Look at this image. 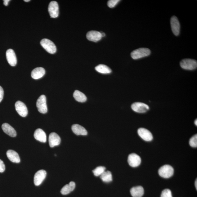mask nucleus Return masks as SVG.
Returning a JSON list of instances; mask_svg holds the SVG:
<instances>
[{
    "instance_id": "f257e3e1",
    "label": "nucleus",
    "mask_w": 197,
    "mask_h": 197,
    "mask_svg": "<svg viewBox=\"0 0 197 197\" xmlns=\"http://www.w3.org/2000/svg\"><path fill=\"white\" fill-rule=\"evenodd\" d=\"M150 53V49L147 48H140L132 51L131 53V56L132 59L137 60L148 56Z\"/></svg>"
},
{
    "instance_id": "f03ea898",
    "label": "nucleus",
    "mask_w": 197,
    "mask_h": 197,
    "mask_svg": "<svg viewBox=\"0 0 197 197\" xmlns=\"http://www.w3.org/2000/svg\"><path fill=\"white\" fill-rule=\"evenodd\" d=\"M41 45L46 51L51 54H54L57 51L56 47L52 41L47 39H43L41 41Z\"/></svg>"
},
{
    "instance_id": "7ed1b4c3",
    "label": "nucleus",
    "mask_w": 197,
    "mask_h": 197,
    "mask_svg": "<svg viewBox=\"0 0 197 197\" xmlns=\"http://www.w3.org/2000/svg\"><path fill=\"white\" fill-rule=\"evenodd\" d=\"M180 65L184 69L193 70L197 68V62L195 60L185 59L182 60L180 62Z\"/></svg>"
},
{
    "instance_id": "20e7f679",
    "label": "nucleus",
    "mask_w": 197,
    "mask_h": 197,
    "mask_svg": "<svg viewBox=\"0 0 197 197\" xmlns=\"http://www.w3.org/2000/svg\"><path fill=\"white\" fill-rule=\"evenodd\" d=\"M174 173L173 168L171 165H166L163 166L159 170V173L161 177L169 178L173 176Z\"/></svg>"
},
{
    "instance_id": "39448f33",
    "label": "nucleus",
    "mask_w": 197,
    "mask_h": 197,
    "mask_svg": "<svg viewBox=\"0 0 197 197\" xmlns=\"http://www.w3.org/2000/svg\"><path fill=\"white\" fill-rule=\"evenodd\" d=\"M36 106L39 113L45 114L47 112L46 97L45 95H41L37 99Z\"/></svg>"
},
{
    "instance_id": "423d86ee",
    "label": "nucleus",
    "mask_w": 197,
    "mask_h": 197,
    "mask_svg": "<svg viewBox=\"0 0 197 197\" xmlns=\"http://www.w3.org/2000/svg\"><path fill=\"white\" fill-rule=\"evenodd\" d=\"M16 110L19 114L22 117H26L28 115L27 108L25 104L21 101H18L15 104Z\"/></svg>"
},
{
    "instance_id": "0eeeda50",
    "label": "nucleus",
    "mask_w": 197,
    "mask_h": 197,
    "mask_svg": "<svg viewBox=\"0 0 197 197\" xmlns=\"http://www.w3.org/2000/svg\"><path fill=\"white\" fill-rule=\"evenodd\" d=\"M48 11L51 18H56L58 17L59 15V7L57 2H51L48 6Z\"/></svg>"
},
{
    "instance_id": "6e6552de",
    "label": "nucleus",
    "mask_w": 197,
    "mask_h": 197,
    "mask_svg": "<svg viewBox=\"0 0 197 197\" xmlns=\"http://www.w3.org/2000/svg\"><path fill=\"white\" fill-rule=\"evenodd\" d=\"M132 108L136 112L141 113H146L149 109L148 105L141 102H136L132 104Z\"/></svg>"
},
{
    "instance_id": "1a4fd4ad",
    "label": "nucleus",
    "mask_w": 197,
    "mask_h": 197,
    "mask_svg": "<svg viewBox=\"0 0 197 197\" xmlns=\"http://www.w3.org/2000/svg\"><path fill=\"white\" fill-rule=\"evenodd\" d=\"M47 172L44 170H40L35 174L34 182L35 186H39L42 183L47 176Z\"/></svg>"
},
{
    "instance_id": "9d476101",
    "label": "nucleus",
    "mask_w": 197,
    "mask_h": 197,
    "mask_svg": "<svg viewBox=\"0 0 197 197\" xmlns=\"http://www.w3.org/2000/svg\"><path fill=\"white\" fill-rule=\"evenodd\" d=\"M128 162L131 167H137L141 163V157L135 153H132L128 155Z\"/></svg>"
},
{
    "instance_id": "9b49d317",
    "label": "nucleus",
    "mask_w": 197,
    "mask_h": 197,
    "mask_svg": "<svg viewBox=\"0 0 197 197\" xmlns=\"http://www.w3.org/2000/svg\"><path fill=\"white\" fill-rule=\"evenodd\" d=\"M171 25L172 31L176 36H179L180 33V26L177 17L173 16L171 18Z\"/></svg>"
},
{
    "instance_id": "f8f14e48",
    "label": "nucleus",
    "mask_w": 197,
    "mask_h": 197,
    "mask_svg": "<svg viewBox=\"0 0 197 197\" xmlns=\"http://www.w3.org/2000/svg\"><path fill=\"white\" fill-rule=\"evenodd\" d=\"M138 133L143 140L146 141H150L153 139L152 134L149 130L146 128H141L138 129Z\"/></svg>"
},
{
    "instance_id": "ddd939ff",
    "label": "nucleus",
    "mask_w": 197,
    "mask_h": 197,
    "mask_svg": "<svg viewBox=\"0 0 197 197\" xmlns=\"http://www.w3.org/2000/svg\"><path fill=\"white\" fill-rule=\"evenodd\" d=\"M6 59L8 63L11 66H15L17 63V59L15 52L13 50L9 49L6 52Z\"/></svg>"
},
{
    "instance_id": "4468645a",
    "label": "nucleus",
    "mask_w": 197,
    "mask_h": 197,
    "mask_svg": "<svg viewBox=\"0 0 197 197\" xmlns=\"http://www.w3.org/2000/svg\"><path fill=\"white\" fill-rule=\"evenodd\" d=\"M49 146L51 148L59 146L60 144L61 138L55 132H52L49 135Z\"/></svg>"
},
{
    "instance_id": "2eb2a0df",
    "label": "nucleus",
    "mask_w": 197,
    "mask_h": 197,
    "mask_svg": "<svg viewBox=\"0 0 197 197\" xmlns=\"http://www.w3.org/2000/svg\"><path fill=\"white\" fill-rule=\"evenodd\" d=\"M86 37L88 40L94 42L100 41L102 37L100 32L94 30L88 32L87 34Z\"/></svg>"
},
{
    "instance_id": "dca6fc26",
    "label": "nucleus",
    "mask_w": 197,
    "mask_h": 197,
    "mask_svg": "<svg viewBox=\"0 0 197 197\" xmlns=\"http://www.w3.org/2000/svg\"><path fill=\"white\" fill-rule=\"evenodd\" d=\"M34 136L35 138L39 142L45 143L47 141L46 134L41 128H38L35 131Z\"/></svg>"
},
{
    "instance_id": "f3484780",
    "label": "nucleus",
    "mask_w": 197,
    "mask_h": 197,
    "mask_svg": "<svg viewBox=\"0 0 197 197\" xmlns=\"http://www.w3.org/2000/svg\"><path fill=\"white\" fill-rule=\"evenodd\" d=\"M72 130L76 135L86 136L87 134V132L86 130L79 124H74L72 126Z\"/></svg>"
},
{
    "instance_id": "a211bd4d",
    "label": "nucleus",
    "mask_w": 197,
    "mask_h": 197,
    "mask_svg": "<svg viewBox=\"0 0 197 197\" xmlns=\"http://www.w3.org/2000/svg\"><path fill=\"white\" fill-rule=\"evenodd\" d=\"M45 70L42 67H37L32 70L31 73L32 77L34 79H38L45 75Z\"/></svg>"
},
{
    "instance_id": "6ab92c4d",
    "label": "nucleus",
    "mask_w": 197,
    "mask_h": 197,
    "mask_svg": "<svg viewBox=\"0 0 197 197\" xmlns=\"http://www.w3.org/2000/svg\"><path fill=\"white\" fill-rule=\"evenodd\" d=\"M6 154L9 160L14 163H18L20 162L19 155L16 151L12 150H8Z\"/></svg>"
},
{
    "instance_id": "aec40b11",
    "label": "nucleus",
    "mask_w": 197,
    "mask_h": 197,
    "mask_svg": "<svg viewBox=\"0 0 197 197\" xmlns=\"http://www.w3.org/2000/svg\"><path fill=\"white\" fill-rule=\"evenodd\" d=\"M2 129L5 133L10 137H14L16 136V131L14 128L7 123H3L2 126Z\"/></svg>"
},
{
    "instance_id": "412c9836",
    "label": "nucleus",
    "mask_w": 197,
    "mask_h": 197,
    "mask_svg": "<svg viewBox=\"0 0 197 197\" xmlns=\"http://www.w3.org/2000/svg\"><path fill=\"white\" fill-rule=\"evenodd\" d=\"M130 193L133 197H142L144 194V189L141 186H136L131 189Z\"/></svg>"
},
{
    "instance_id": "4be33fe9",
    "label": "nucleus",
    "mask_w": 197,
    "mask_h": 197,
    "mask_svg": "<svg viewBox=\"0 0 197 197\" xmlns=\"http://www.w3.org/2000/svg\"><path fill=\"white\" fill-rule=\"evenodd\" d=\"M75 183L73 181L70 182L69 184H67L64 186L61 190L62 195H66L68 194L73 191L75 188Z\"/></svg>"
},
{
    "instance_id": "5701e85b",
    "label": "nucleus",
    "mask_w": 197,
    "mask_h": 197,
    "mask_svg": "<svg viewBox=\"0 0 197 197\" xmlns=\"http://www.w3.org/2000/svg\"><path fill=\"white\" fill-rule=\"evenodd\" d=\"M74 97L76 101L80 102H84L87 101V98L86 96L80 91L76 90L74 93Z\"/></svg>"
},
{
    "instance_id": "b1692460",
    "label": "nucleus",
    "mask_w": 197,
    "mask_h": 197,
    "mask_svg": "<svg viewBox=\"0 0 197 197\" xmlns=\"http://www.w3.org/2000/svg\"><path fill=\"white\" fill-rule=\"evenodd\" d=\"M95 70L99 73L103 74H110L112 72L110 68L108 66L103 65V64H100V65L96 66L95 67Z\"/></svg>"
},
{
    "instance_id": "393cba45",
    "label": "nucleus",
    "mask_w": 197,
    "mask_h": 197,
    "mask_svg": "<svg viewBox=\"0 0 197 197\" xmlns=\"http://www.w3.org/2000/svg\"><path fill=\"white\" fill-rule=\"evenodd\" d=\"M100 177L103 182H110L113 180L112 175L109 171H105L100 176Z\"/></svg>"
},
{
    "instance_id": "a878e982",
    "label": "nucleus",
    "mask_w": 197,
    "mask_h": 197,
    "mask_svg": "<svg viewBox=\"0 0 197 197\" xmlns=\"http://www.w3.org/2000/svg\"><path fill=\"white\" fill-rule=\"evenodd\" d=\"M105 168L103 166L97 167L93 170V172L96 176H101L105 171Z\"/></svg>"
},
{
    "instance_id": "bb28decb",
    "label": "nucleus",
    "mask_w": 197,
    "mask_h": 197,
    "mask_svg": "<svg viewBox=\"0 0 197 197\" xmlns=\"http://www.w3.org/2000/svg\"><path fill=\"white\" fill-rule=\"evenodd\" d=\"M190 146L193 148H196L197 147V135H195L190 139Z\"/></svg>"
},
{
    "instance_id": "cd10ccee",
    "label": "nucleus",
    "mask_w": 197,
    "mask_h": 197,
    "mask_svg": "<svg viewBox=\"0 0 197 197\" xmlns=\"http://www.w3.org/2000/svg\"><path fill=\"white\" fill-rule=\"evenodd\" d=\"M161 197H173L171 190L168 189L163 190L162 192Z\"/></svg>"
},
{
    "instance_id": "c85d7f7f",
    "label": "nucleus",
    "mask_w": 197,
    "mask_h": 197,
    "mask_svg": "<svg viewBox=\"0 0 197 197\" xmlns=\"http://www.w3.org/2000/svg\"><path fill=\"white\" fill-rule=\"evenodd\" d=\"M120 1L119 0H110L108 2V6L110 8H113Z\"/></svg>"
},
{
    "instance_id": "c756f323",
    "label": "nucleus",
    "mask_w": 197,
    "mask_h": 197,
    "mask_svg": "<svg viewBox=\"0 0 197 197\" xmlns=\"http://www.w3.org/2000/svg\"><path fill=\"white\" fill-rule=\"evenodd\" d=\"M5 166L3 162L0 159V172L2 173L5 171Z\"/></svg>"
},
{
    "instance_id": "7c9ffc66",
    "label": "nucleus",
    "mask_w": 197,
    "mask_h": 197,
    "mask_svg": "<svg viewBox=\"0 0 197 197\" xmlns=\"http://www.w3.org/2000/svg\"><path fill=\"white\" fill-rule=\"evenodd\" d=\"M4 96V91L2 87L0 86V103L1 102L3 99Z\"/></svg>"
},
{
    "instance_id": "2f4dec72",
    "label": "nucleus",
    "mask_w": 197,
    "mask_h": 197,
    "mask_svg": "<svg viewBox=\"0 0 197 197\" xmlns=\"http://www.w3.org/2000/svg\"><path fill=\"white\" fill-rule=\"evenodd\" d=\"M10 1V0H5V1H4V5L5 6H7Z\"/></svg>"
},
{
    "instance_id": "473e14b6",
    "label": "nucleus",
    "mask_w": 197,
    "mask_h": 197,
    "mask_svg": "<svg viewBox=\"0 0 197 197\" xmlns=\"http://www.w3.org/2000/svg\"><path fill=\"white\" fill-rule=\"evenodd\" d=\"M101 36H102V37H104L105 36V33L103 32H101Z\"/></svg>"
},
{
    "instance_id": "72a5a7b5",
    "label": "nucleus",
    "mask_w": 197,
    "mask_h": 197,
    "mask_svg": "<svg viewBox=\"0 0 197 197\" xmlns=\"http://www.w3.org/2000/svg\"><path fill=\"white\" fill-rule=\"evenodd\" d=\"M197 179H196V180L195 182V187L196 188V190L197 189Z\"/></svg>"
},
{
    "instance_id": "f704fd0d",
    "label": "nucleus",
    "mask_w": 197,
    "mask_h": 197,
    "mask_svg": "<svg viewBox=\"0 0 197 197\" xmlns=\"http://www.w3.org/2000/svg\"><path fill=\"white\" fill-rule=\"evenodd\" d=\"M197 119H196V120H195V125L197 126Z\"/></svg>"
},
{
    "instance_id": "c9c22d12",
    "label": "nucleus",
    "mask_w": 197,
    "mask_h": 197,
    "mask_svg": "<svg viewBox=\"0 0 197 197\" xmlns=\"http://www.w3.org/2000/svg\"><path fill=\"white\" fill-rule=\"evenodd\" d=\"M24 1L26 2H28L30 1V0H25Z\"/></svg>"
}]
</instances>
